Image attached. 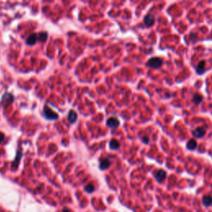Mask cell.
Segmentation results:
<instances>
[{
  "instance_id": "cell-1",
  "label": "cell",
  "mask_w": 212,
  "mask_h": 212,
  "mask_svg": "<svg viewBox=\"0 0 212 212\" xmlns=\"http://www.w3.org/2000/svg\"><path fill=\"white\" fill-rule=\"evenodd\" d=\"M163 64V61L160 57H152L150 58L147 62V66L153 69H158L160 68Z\"/></svg>"
},
{
  "instance_id": "cell-2",
  "label": "cell",
  "mask_w": 212,
  "mask_h": 212,
  "mask_svg": "<svg viewBox=\"0 0 212 212\" xmlns=\"http://www.w3.org/2000/svg\"><path fill=\"white\" fill-rule=\"evenodd\" d=\"M43 114H44V116L47 118V119H51V120H55L58 118V114L54 112L53 110H51V108H49L47 105H46L44 107V110H43Z\"/></svg>"
},
{
  "instance_id": "cell-3",
  "label": "cell",
  "mask_w": 212,
  "mask_h": 212,
  "mask_svg": "<svg viewBox=\"0 0 212 212\" xmlns=\"http://www.w3.org/2000/svg\"><path fill=\"white\" fill-rule=\"evenodd\" d=\"M206 134V128L204 126H201V127H198L196 129L193 130L192 132V134L195 138H203L205 135Z\"/></svg>"
},
{
  "instance_id": "cell-4",
  "label": "cell",
  "mask_w": 212,
  "mask_h": 212,
  "mask_svg": "<svg viewBox=\"0 0 212 212\" xmlns=\"http://www.w3.org/2000/svg\"><path fill=\"white\" fill-rule=\"evenodd\" d=\"M106 124H107V126H109L110 128H116L119 126L120 122L118 118H115V117H110L107 119Z\"/></svg>"
},
{
  "instance_id": "cell-5",
  "label": "cell",
  "mask_w": 212,
  "mask_h": 212,
  "mask_svg": "<svg viewBox=\"0 0 212 212\" xmlns=\"http://www.w3.org/2000/svg\"><path fill=\"white\" fill-rule=\"evenodd\" d=\"M14 100V96L10 93H6L3 96V104L7 106L8 104H12Z\"/></svg>"
},
{
  "instance_id": "cell-6",
  "label": "cell",
  "mask_w": 212,
  "mask_h": 212,
  "mask_svg": "<svg viewBox=\"0 0 212 212\" xmlns=\"http://www.w3.org/2000/svg\"><path fill=\"white\" fill-rule=\"evenodd\" d=\"M154 176H155V178H156V180L157 181L162 182V181H163L165 180L166 177H167V173H166L164 170L160 169V170H157L156 173L154 174Z\"/></svg>"
},
{
  "instance_id": "cell-7",
  "label": "cell",
  "mask_w": 212,
  "mask_h": 212,
  "mask_svg": "<svg viewBox=\"0 0 212 212\" xmlns=\"http://www.w3.org/2000/svg\"><path fill=\"white\" fill-rule=\"evenodd\" d=\"M144 23L147 27H152L155 23V17L152 14H148L144 17Z\"/></svg>"
},
{
  "instance_id": "cell-8",
  "label": "cell",
  "mask_w": 212,
  "mask_h": 212,
  "mask_svg": "<svg viewBox=\"0 0 212 212\" xmlns=\"http://www.w3.org/2000/svg\"><path fill=\"white\" fill-rule=\"evenodd\" d=\"M77 118H78V115H77V114H76L74 110H71L69 111V114H68L67 118H68V121H69L71 124L76 123V120H77Z\"/></svg>"
},
{
  "instance_id": "cell-9",
  "label": "cell",
  "mask_w": 212,
  "mask_h": 212,
  "mask_svg": "<svg viewBox=\"0 0 212 212\" xmlns=\"http://www.w3.org/2000/svg\"><path fill=\"white\" fill-rule=\"evenodd\" d=\"M205 62L204 61H201L200 62L198 63L197 66V69H196V72H197L198 75H202L205 72Z\"/></svg>"
},
{
  "instance_id": "cell-10",
  "label": "cell",
  "mask_w": 212,
  "mask_h": 212,
  "mask_svg": "<svg viewBox=\"0 0 212 212\" xmlns=\"http://www.w3.org/2000/svg\"><path fill=\"white\" fill-rule=\"evenodd\" d=\"M37 35L36 33H33V34H31V35H30L27 37V45H30V46H32V45H34L37 42Z\"/></svg>"
},
{
  "instance_id": "cell-11",
  "label": "cell",
  "mask_w": 212,
  "mask_h": 212,
  "mask_svg": "<svg viewBox=\"0 0 212 212\" xmlns=\"http://www.w3.org/2000/svg\"><path fill=\"white\" fill-rule=\"evenodd\" d=\"M110 164H111V163H110L109 159H107V158L106 159H101L100 160V168L101 170H105V169L110 167Z\"/></svg>"
},
{
  "instance_id": "cell-12",
  "label": "cell",
  "mask_w": 212,
  "mask_h": 212,
  "mask_svg": "<svg viewBox=\"0 0 212 212\" xmlns=\"http://www.w3.org/2000/svg\"><path fill=\"white\" fill-rule=\"evenodd\" d=\"M119 146H120L119 142H118V140H116V139H114V138L111 139V141L110 142V148L111 150L118 149Z\"/></svg>"
},
{
  "instance_id": "cell-13",
  "label": "cell",
  "mask_w": 212,
  "mask_h": 212,
  "mask_svg": "<svg viewBox=\"0 0 212 212\" xmlns=\"http://www.w3.org/2000/svg\"><path fill=\"white\" fill-rule=\"evenodd\" d=\"M187 148L188 150H195L197 148V142L195 139H190L187 144Z\"/></svg>"
},
{
  "instance_id": "cell-14",
  "label": "cell",
  "mask_w": 212,
  "mask_h": 212,
  "mask_svg": "<svg viewBox=\"0 0 212 212\" xmlns=\"http://www.w3.org/2000/svg\"><path fill=\"white\" fill-rule=\"evenodd\" d=\"M203 100V96L200 94H195L193 95V99H192V101L194 102V104H199L202 102Z\"/></svg>"
},
{
  "instance_id": "cell-15",
  "label": "cell",
  "mask_w": 212,
  "mask_h": 212,
  "mask_svg": "<svg viewBox=\"0 0 212 212\" xmlns=\"http://www.w3.org/2000/svg\"><path fill=\"white\" fill-rule=\"evenodd\" d=\"M202 202H203V205H205V206H210L212 205V197L211 196H205L203 198H202Z\"/></svg>"
},
{
  "instance_id": "cell-16",
  "label": "cell",
  "mask_w": 212,
  "mask_h": 212,
  "mask_svg": "<svg viewBox=\"0 0 212 212\" xmlns=\"http://www.w3.org/2000/svg\"><path fill=\"white\" fill-rule=\"evenodd\" d=\"M48 37V35L46 31H42V32H40L39 34L37 35V40L40 41L41 42H44L46 41Z\"/></svg>"
},
{
  "instance_id": "cell-17",
  "label": "cell",
  "mask_w": 212,
  "mask_h": 212,
  "mask_svg": "<svg viewBox=\"0 0 212 212\" xmlns=\"http://www.w3.org/2000/svg\"><path fill=\"white\" fill-rule=\"evenodd\" d=\"M21 157H22V153H21L20 152H18V157H16L15 162L13 163V169H15L16 167H17L18 163H19V161H20V159H21Z\"/></svg>"
},
{
  "instance_id": "cell-18",
  "label": "cell",
  "mask_w": 212,
  "mask_h": 212,
  "mask_svg": "<svg viewBox=\"0 0 212 212\" xmlns=\"http://www.w3.org/2000/svg\"><path fill=\"white\" fill-rule=\"evenodd\" d=\"M85 191L88 193H92L94 191V187L92 184H88L87 186L85 187Z\"/></svg>"
},
{
  "instance_id": "cell-19",
  "label": "cell",
  "mask_w": 212,
  "mask_h": 212,
  "mask_svg": "<svg viewBox=\"0 0 212 212\" xmlns=\"http://www.w3.org/2000/svg\"><path fill=\"white\" fill-rule=\"evenodd\" d=\"M142 142H143L144 143L148 144V143L149 142V138H148V137H147V136H144V137L142 138Z\"/></svg>"
},
{
  "instance_id": "cell-20",
  "label": "cell",
  "mask_w": 212,
  "mask_h": 212,
  "mask_svg": "<svg viewBox=\"0 0 212 212\" xmlns=\"http://www.w3.org/2000/svg\"><path fill=\"white\" fill-rule=\"evenodd\" d=\"M3 140H4V134L0 133V142H2Z\"/></svg>"
},
{
  "instance_id": "cell-21",
  "label": "cell",
  "mask_w": 212,
  "mask_h": 212,
  "mask_svg": "<svg viewBox=\"0 0 212 212\" xmlns=\"http://www.w3.org/2000/svg\"><path fill=\"white\" fill-rule=\"evenodd\" d=\"M62 212H72V211H70L69 209H67V208H64Z\"/></svg>"
}]
</instances>
